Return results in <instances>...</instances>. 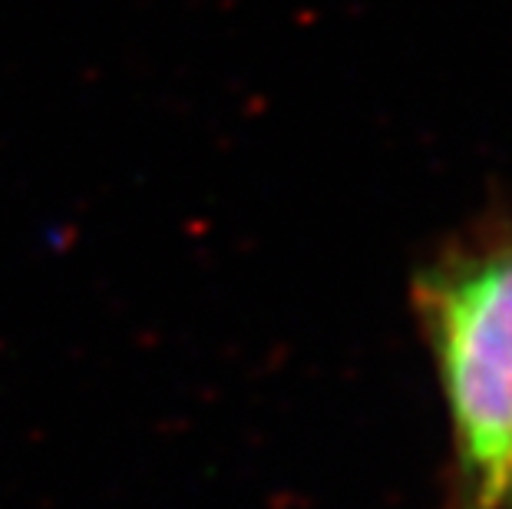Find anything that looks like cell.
Listing matches in <instances>:
<instances>
[{
  "label": "cell",
  "mask_w": 512,
  "mask_h": 509,
  "mask_svg": "<svg viewBox=\"0 0 512 509\" xmlns=\"http://www.w3.org/2000/svg\"><path fill=\"white\" fill-rule=\"evenodd\" d=\"M410 308L450 424L443 509H493L512 467V212L446 235L413 268Z\"/></svg>",
  "instance_id": "6da1fadb"
},
{
  "label": "cell",
  "mask_w": 512,
  "mask_h": 509,
  "mask_svg": "<svg viewBox=\"0 0 512 509\" xmlns=\"http://www.w3.org/2000/svg\"><path fill=\"white\" fill-rule=\"evenodd\" d=\"M493 509H512V467H509V476H506L503 490H499V496H496Z\"/></svg>",
  "instance_id": "7a4b0ae2"
}]
</instances>
